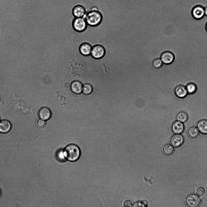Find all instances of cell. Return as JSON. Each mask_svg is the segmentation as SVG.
Masks as SVG:
<instances>
[{
  "mask_svg": "<svg viewBox=\"0 0 207 207\" xmlns=\"http://www.w3.org/2000/svg\"><path fill=\"white\" fill-rule=\"evenodd\" d=\"M134 207H145L146 206L143 202H137L135 203L133 205Z\"/></svg>",
  "mask_w": 207,
  "mask_h": 207,
  "instance_id": "26",
  "label": "cell"
},
{
  "mask_svg": "<svg viewBox=\"0 0 207 207\" xmlns=\"http://www.w3.org/2000/svg\"><path fill=\"white\" fill-rule=\"evenodd\" d=\"M160 58L164 64L168 65L173 62L175 59V56L172 52L167 51L161 53Z\"/></svg>",
  "mask_w": 207,
  "mask_h": 207,
  "instance_id": "8",
  "label": "cell"
},
{
  "mask_svg": "<svg viewBox=\"0 0 207 207\" xmlns=\"http://www.w3.org/2000/svg\"><path fill=\"white\" fill-rule=\"evenodd\" d=\"M185 201L187 205L188 206L196 207L200 205L201 201L198 195L192 194L188 196Z\"/></svg>",
  "mask_w": 207,
  "mask_h": 207,
  "instance_id": "6",
  "label": "cell"
},
{
  "mask_svg": "<svg viewBox=\"0 0 207 207\" xmlns=\"http://www.w3.org/2000/svg\"><path fill=\"white\" fill-rule=\"evenodd\" d=\"M178 121L183 123L187 121L188 119V115L187 114L184 112H181L178 113L176 117Z\"/></svg>",
  "mask_w": 207,
  "mask_h": 207,
  "instance_id": "19",
  "label": "cell"
},
{
  "mask_svg": "<svg viewBox=\"0 0 207 207\" xmlns=\"http://www.w3.org/2000/svg\"><path fill=\"white\" fill-rule=\"evenodd\" d=\"M205 16H207V6L204 8Z\"/></svg>",
  "mask_w": 207,
  "mask_h": 207,
  "instance_id": "28",
  "label": "cell"
},
{
  "mask_svg": "<svg viewBox=\"0 0 207 207\" xmlns=\"http://www.w3.org/2000/svg\"><path fill=\"white\" fill-rule=\"evenodd\" d=\"M171 128L175 134H181L184 131L185 127L183 122L177 120L173 123Z\"/></svg>",
  "mask_w": 207,
  "mask_h": 207,
  "instance_id": "13",
  "label": "cell"
},
{
  "mask_svg": "<svg viewBox=\"0 0 207 207\" xmlns=\"http://www.w3.org/2000/svg\"><path fill=\"white\" fill-rule=\"evenodd\" d=\"M173 146L169 144L165 145L163 148L164 154L166 156H169L173 154L174 152Z\"/></svg>",
  "mask_w": 207,
  "mask_h": 207,
  "instance_id": "17",
  "label": "cell"
},
{
  "mask_svg": "<svg viewBox=\"0 0 207 207\" xmlns=\"http://www.w3.org/2000/svg\"><path fill=\"white\" fill-rule=\"evenodd\" d=\"M205 27V29H206V30L207 31V22L206 24Z\"/></svg>",
  "mask_w": 207,
  "mask_h": 207,
  "instance_id": "29",
  "label": "cell"
},
{
  "mask_svg": "<svg viewBox=\"0 0 207 207\" xmlns=\"http://www.w3.org/2000/svg\"><path fill=\"white\" fill-rule=\"evenodd\" d=\"M188 134L190 138H195L198 136L199 131L197 127L193 126L189 129L188 131Z\"/></svg>",
  "mask_w": 207,
  "mask_h": 207,
  "instance_id": "18",
  "label": "cell"
},
{
  "mask_svg": "<svg viewBox=\"0 0 207 207\" xmlns=\"http://www.w3.org/2000/svg\"><path fill=\"white\" fill-rule=\"evenodd\" d=\"M92 87L90 84L86 83L83 85L82 92L84 94L89 95L92 93Z\"/></svg>",
  "mask_w": 207,
  "mask_h": 207,
  "instance_id": "21",
  "label": "cell"
},
{
  "mask_svg": "<svg viewBox=\"0 0 207 207\" xmlns=\"http://www.w3.org/2000/svg\"><path fill=\"white\" fill-rule=\"evenodd\" d=\"M175 95L180 98H185L188 93L186 87L183 85L177 86L175 88Z\"/></svg>",
  "mask_w": 207,
  "mask_h": 207,
  "instance_id": "11",
  "label": "cell"
},
{
  "mask_svg": "<svg viewBox=\"0 0 207 207\" xmlns=\"http://www.w3.org/2000/svg\"><path fill=\"white\" fill-rule=\"evenodd\" d=\"M36 124L38 127L39 128H42L45 125V120L40 119L38 120Z\"/></svg>",
  "mask_w": 207,
  "mask_h": 207,
  "instance_id": "25",
  "label": "cell"
},
{
  "mask_svg": "<svg viewBox=\"0 0 207 207\" xmlns=\"http://www.w3.org/2000/svg\"><path fill=\"white\" fill-rule=\"evenodd\" d=\"M186 87L188 93L190 94L195 93L197 90V86L194 83L191 82L188 83Z\"/></svg>",
  "mask_w": 207,
  "mask_h": 207,
  "instance_id": "20",
  "label": "cell"
},
{
  "mask_svg": "<svg viewBox=\"0 0 207 207\" xmlns=\"http://www.w3.org/2000/svg\"><path fill=\"white\" fill-rule=\"evenodd\" d=\"M83 85L79 81L75 80L73 81L70 85L72 92L76 94H80L82 92Z\"/></svg>",
  "mask_w": 207,
  "mask_h": 207,
  "instance_id": "10",
  "label": "cell"
},
{
  "mask_svg": "<svg viewBox=\"0 0 207 207\" xmlns=\"http://www.w3.org/2000/svg\"><path fill=\"white\" fill-rule=\"evenodd\" d=\"M184 139L181 134H175L171 138L170 142L172 146L178 148L182 146L184 142Z\"/></svg>",
  "mask_w": 207,
  "mask_h": 207,
  "instance_id": "9",
  "label": "cell"
},
{
  "mask_svg": "<svg viewBox=\"0 0 207 207\" xmlns=\"http://www.w3.org/2000/svg\"><path fill=\"white\" fill-rule=\"evenodd\" d=\"M163 64L160 58H157L155 59L152 62L153 67L156 69L161 68Z\"/></svg>",
  "mask_w": 207,
  "mask_h": 207,
  "instance_id": "22",
  "label": "cell"
},
{
  "mask_svg": "<svg viewBox=\"0 0 207 207\" xmlns=\"http://www.w3.org/2000/svg\"><path fill=\"white\" fill-rule=\"evenodd\" d=\"M1 194H2V192H1V190L0 189V198L1 197Z\"/></svg>",
  "mask_w": 207,
  "mask_h": 207,
  "instance_id": "30",
  "label": "cell"
},
{
  "mask_svg": "<svg viewBox=\"0 0 207 207\" xmlns=\"http://www.w3.org/2000/svg\"><path fill=\"white\" fill-rule=\"evenodd\" d=\"M86 12L85 7L80 4L75 5L72 10V14L75 18L84 17Z\"/></svg>",
  "mask_w": 207,
  "mask_h": 207,
  "instance_id": "7",
  "label": "cell"
},
{
  "mask_svg": "<svg viewBox=\"0 0 207 207\" xmlns=\"http://www.w3.org/2000/svg\"><path fill=\"white\" fill-rule=\"evenodd\" d=\"M51 112L50 110L46 107L41 108L39 112L40 118L45 121L49 119L51 116Z\"/></svg>",
  "mask_w": 207,
  "mask_h": 207,
  "instance_id": "14",
  "label": "cell"
},
{
  "mask_svg": "<svg viewBox=\"0 0 207 207\" xmlns=\"http://www.w3.org/2000/svg\"><path fill=\"white\" fill-rule=\"evenodd\" d=\"M132 204L131 202L129 200L125 201L124 203V207H131Z\"/></svg>",
  "mask_w": 207,
  "mask_h": 207,
  "instance_id": "27",
  "label": "cell"
},
{
  "mask_svg": "<svg viewBox=\"0 0 207 207\" xmlns=\"http://www.w3.org/2000/svg\"><path fill=\"white\" fill-rule=\"evenodd\" d=\"M92 46L89 43L84 42L82 43L79 47V51L80 53L84 56L90 55Z\"/></svg>",
  "mask_w": 207,
  "mask_h": 207,
  "instance_id": "12",
  "label": "cell"
},
{
  "mask_svg": "<svg viewBox=\"0 0 207 207\" xmlns=\"http://www.w3.org/2000/svg\"><path fill=\"white\" fill-rule=\"evenodd\" d=\"M204 8L201 5H197L194 6L191 11L192 17L196 20H200L205 16Z\"/></svg>",
  "mask_w": 207,
  "mask_h": 207,
  "instance_id": "5",
  "label": "cell"
},
{
  "mask_svg": "<svg viewBox=\"0 0 207 207\" xmlns=\"http://www.w3.org/2000/svg\"><path fill=\"white\" fill-rule=\"evenodd\" d=\"M11 128V124L8 121L3 120L0 122V133H6L8 132Z\"/></svg>",
  "mask_w": 207,
  "mask_h": 207,
  "instance_id": "15",
  "label": "cell"
},
{
  "mask_svg": "<svg viewBox=\"0 0 207 207\" xmlns=\"http://www.w3.org/2000/svg\"><path fill=\"white\" fill-rule=\"evenodd\" d=\"M87 25L84 17L74 18L72 22L73 29L78 32H82L85 30Z\"/></svg>",
  "mask_w": 207,
  "mask_h": 207,
  "instance_id": "3",
  "label": "cell"
},
{
  "mask_svg": "<svg viewBox=\"0 0 207 207\" xmlns=\"http://www.w3.org/2000/svg\"><path fill=\"white\" fill-rule=\"evenodd\" d=\"M56 157L58 160L64 161L66 159L64 156V151L61 150L57 152L56 154Z\"/></svg>",
  "mask_w": 207,
  "mask_h": 207,
  "instance_id": "23",
  "label": "cell"
},
{
  "mask_svg": "<svg viewBox=\"0 0 207 207\" xmlns=\"http://www.w3.org/2000/svg\"><path fill=\"white\" fill-rule=\"evenodd\" d=\"M105 53L104 47L101 45L96 44L92 46L90 55L93 58L99 59L103 58Z\"/></svg>",
  "mask_w": 207,
  "mask_h": 207,
  "instance_id": "4",
  "label": "cell"
},
{
  "mask_svg": "<svg viewBox=\"0 0 207 207\" xmlns=\"http://www.w3.org/2000/svg\"><path fill=\"white\" fill-rule=\"evenodd\" d=\"M196 192L197 195L200 197H202L205 195L206 191L204 188L200 187L197 189Z\"/></svg>",
  "mask_w": 207,
  "mask_h": 207,
  "instance_id": "24",
  "label": "cell"
},
{
  "mask_svg": "<svg viewBox=\"0 0 207 207\" xmlns=\"http://www.w3.org/2000/svg\"><path fill=\"white\" fill-rule=\"evenodd\" d=\"M84 18L88 25L93 26L98 25L101 22L103 15L96 7H93L86 13Z\"/></svg>",
  "mask_w": 207,
  "mask_h": 207,
  "instance_id": "1",
  "label": "cell"
},
{
  "mask_svg": "<svg viewBox=\"0 0 207 207\" xmlns=\"http://www.w3.org/2000/svg\"><path fill=\"white\" fill-rule=\"evenodd\" d=\"M197 127L201 133L207 134V120L202 119L198 122Z\"/></svg>",
  "mask_w": 207,
  "mask_h": 207,
  "instance_id": "16",
  "label": "cell"
},
{
  "mask_svg": "<svg viewBox=\"0 0 207 207\" xmlns=\"http://www.w3.org/2000/svg\"><path fill=\"white\" fill-rule=\"evenodd\" d=\"M64 153L66 159L70 162H73L79 159L81 155V152L78 146L71 144L66 147Z\"/></svg>",
  "mask_w": 207,
  "mask_h": 207,
  "instance_id": "2",
  "label": "cell"
}]
</instances>
